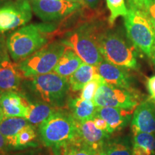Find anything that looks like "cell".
Returning a JSON list of instances; mask_svg holds the SVG:
<instances>
[{
    "label": "cell",
    "mask_w": 155,
    "mask_h": 155,
    "mask_svg": "<svg viewBox=\"0 0 155 155\" xmlns=\"http://www.w3.org/2000/svg\"><path fill=\"white\" fill-rule=\"evenodd\" d=\"M146 12L150 17L151 22L155 29V0H151L150 5L147 7Z\"/></svg>",
    "instance_id": "30"
},
{
    "label": "cell",
    "mask_w": 155,
    "mask_h": 155,
    "mask_svg": "<svg viewBox=\"0 0 155 155\" xmlns=\"http://www.w3.org/2000/svg\"><path fill=\"white\" fill-rule=\"evenodd\" d=\"M102 3L101 0H83L82 7L95 12H102L100 5Z\"/></svg>",
    "instance_id": "28"
},
{
    "label": "cell",
    "mask_w": 155,
    "mask_h": 155,
    "mask_svg": "<svg viewBox=\"0 0 155 155\" xmlns=\"http://www.w3.org/2000/svg\"><path fill=\"white\" fill-rule=\"evenodd\" d=\"M7 59H9V58L6 52L5 45H4V42L2 39H0V65L3 61Z\"/></svg>",
    "instance_id": "33"
},
{
    "label": "cell",
    "mask_w": 155,
    "mask_h": 155,
    "mask_svg": "<svg viewBox=\"0 0 155 155\" xmlns=\"http://www.w3.org/2000/svg\"><path fill=\"white\" fill-rule=\"evenodd\" d=\"M28 100L17 92H5L0 96V106L5 117H25L30 106Z\"/></svg>",
    "instance_id": "15"
},
{
    "label": "cell",
    "mask_w": 155,
    "mask_h": 155,
    "mask_svg": "<svg viewBox=\"0 0 155 155\" xmlns=\"http://www.w3.org/2000/svg\"><path fill=\"white\" fill-rule=\"evenodd\" d=\"M147 86L151 98L155 101V75L148 78L147 82Z\"/></svg>",
    "instance_id": "32"
},
{
    "label": "cell",
    "mask_w": 155,
    "mask_h": 155,
    "mask_svg": "<svg viewBox=\"0 0 155 155\" xmlns=\"http://www.w3.org/2000/svg\"><path fill=\"white\" fill-rule=\"evenodd\" d=\"M98 73L106 83L118 88L132 90L131 78L124 69L109 62L104 61L97 65Z\"/></svg>",
    "instance_id": "13"
},
{
    "label": "cell",
    "mask_w": 155,
    "mask_h": 155,
    "mask_svg": "<svg viewBox=\"0 0 155 155\" xmlns=\"http://www.w3.org/2000/svg\"><path fill=\"white\" fill-rule=\"evenodd\" d=\"M67 1H69V2H77V3H80L81 5L82 4V2L83 0H67Z\"/></svg>",
    "instance_id": "36"
},
{
    "label": "cell",
    "mask_w": 155,
    "mask_h": 155,
    "mask_svg": "<svg viewBox=\"0 0 155 155\" xmlns=\"http://www.w3.org/2000/svg\"><path fill=\"white\" fill-rule=\"evenodd\" d=\"M60 149L61 155H98V151L76 139L60 147Z\"/></svg>",
    "instance_id": "23"
},
{
    "label": "cell",
    "mask_w": 155,
    "mask_h": 155,
    "mask_svg": "<svg viewBox=\"0 0 155 155\" xmlns=\"http://www.w3.org/2000/svg\"><path fill=\"white\" fill-rule=\"evenodd\" d=\"M55 108L45 104H30L25 119L33 125L42 124L55 112Z\"/></svg>",
    "instance_id": "22"
},
{
    "label": "cell",
    "mask_w": 155,
    "mask_h": 155,
    "mask_svg": "<svg viewBox=\"0 0 155 155\" xmlns=\"http://www.w3.org/2000/svg\"><path fill=\"white\" fill-rule=\"evenodd\" d=\"M104 82H105L104 79L100 76L99 74H97L94 79H92L83 87L81 94V98L86 100H94L98 87Z\"/></svg>",
    "instance_id": "26"
},
{
    "label": "cell",
    "mask_w": 155,
    "mask_h": 155,
    "mask_svg": "<svg viewBox=\"0 0 155 155\" xmlns=\"http://www.w3.org/2000/svg\"><path fill=\"white\" fill-rule=\"evenodd\" d=\"M98 155H133L132 149L121 141H109L103 145Z\"/></svg>",
    "instance_id": "24"
},
{
    "label": "cell",
    "mask_w": 155,
    "mask_h": 155,
    "mask_svg": "<svg viewBox=\"0 0 155 155\" xmlns=\"http://www.w3.org/2000/svg\"><path fill=\"white\" fill-rule=\"evenodd\" d=\"M132 132L155 133V105L152 101L140 103L135 108L131 119Z\"/></svg>",
    "instance_id": "11"
},
{
    "label": "cell",
    "mask_w": 155,
    "mask_h": 155,
    "mask_svg": "<svg viewBox=\"0 0 155 155\" xmlns=\"http://www.w3.org/2000/svg\"><path fill=\"white\" fill-rule=\"evenodd\" d=\"M22 75L17 64L12 63L9 59L0 65V91L2 93L18 91Z\"/></svg>",
    "instance_id": "16"
},
{
    "label": "cell",
    "mask_w": 155,
    "mask_h": 155,
    "mask_svg": "<svg viewBox=\"0 0 155 155\" xmlns=\"http://www.w3.org/2000/svg\"><path fill=\"white\" fill-rule=\"evenodd\" d=\"M93 121H94L95 125H96L97 128H98L99 129H101V130L107 131L108 133V127L105 120H104L102 118L99 117V116H96L94 118V119H93Z\"/></svg>",
    "instance_id": "31"
},
{
    "label": "cell",
    "mask_w": 155,
    "mask_h": 155,
    "mask_svg": "<svg viewBox=\"0 0 155 155\" xmlns=\"http://www.w3.org/2000/svg\"><path fill=\"white\" fill-rule=\"evenodd\" d=\"M139 95L134 89L118 88L104 82L98 87L93 101L97 107L135 110L139 104Z\"/></svg>",
    "instance_id": "8"
},
{
    "label": "cell",
    "mask_w": 155,
    "mask_h": 155,
    "mask_svg": "<svg viewBox=\"0 0 155 155\" xmlns=\"http://www.w3.org/2000/svg\"><path fill=\"white\" fill-rule=\"evenodd\" d=\"M40 134L47 147L60 148L77 135V121L71 114L55 111L40 124Z\"/></svg>",
    "instance_id": "5"
},
{
    "label": "cell",
    "mask_w": 155,
    "mask_h": 155,
    "mask_svg": "<svg viewBox=\"0 0 155 155\" xmlns=\"http://www.w3.org/2000/svg\"><path fill=\"white\" fill-rule=\"evenodd\" d=\"M29 124L28 120L23 117H5L0 124V132L5 137L7 145L15 147L19 131Z\"/></svg>",
    "instance_id": "18"
},
{
    "label": "cell",
    "mask_w": 155,
    "mask_h": 155,
    "mask_svg": "<svg viewBox=\"0 0 155 155\" xmlns=\"http://www.w3.org/2000/svg\"><path fill=\"white\" fill-rule=\"evenodd\" d=\"M5 114H4L2 108L1 106H0V124H1V122L4 119H5Z\"/></svg>",
    "instance_id": "35"
},
{
    "label": "cell",
    "mask_w": 155,
    "mask_h": 155,
    "mask_svg": "<svg viewBox=\"0 0 155 155\" xmlns=\"http://www.w3.org/2000/svg\"><path fill=\"white\" fill-rule=\"evenodd\" d=\"M37 134L35 128L32 125L29 124L19 131L17 137L16 145L15 147L25 146L32 142L36 138Z\"/></svg>",
    "instance_id": "27"
},
{
    "label": "cell",
    "mask_w": 155,
    "mask_h": 155,
    "mask_svg": "<svg viewBox=\"0 0 155 155\" xmlns=\"http://www.w3.org/2000/svg\"><path fill=\"white\" fill-rule=\"evenodd\" d=\"M67 46L60 40H54L17 63L22 77L30 78L53 71Z\"/></svg>",
    "instance_id": "6"
},
{
    "label": "cell",
    "mask_w": 155,
    "mask_h": 155,
    "mask_svg": "<svg viewBox=\"0 0 155 155\" xmlns=\"http://www.w3.org/2000/svg\"><path fill=\"white\" fill-rule=\"evenodd\" d=\"M151 0H128V4L134 6L141 10L146 12Z\"/></svg>",
    "instance_id": "29"
},
{
    "label": "cell",
    "mask_w": 155,
    "mask_h": 155,
    "mask_svg": "<svg viewBox=\"0 0 155 155\" xmlns=\"http://www.w3.org/2000/svg\"><path fill=\"white\" fill-rule=\"evenodd\" d=\"M8 1H10V0H0V4L1 3H5L7 2Z\"/></svg>",
    "instance_id": "37"
},
{
    "label": "cell",
    "mask_w": 155,
    "mask_h": 155,
    "mask_svg": "<svg viewBox=\"0 0 155 155\" xmlns=\"http://www.w3.org/2000/svg\"><path fill=\"white\" fill-rule=\"evenodd\" d=\"M81 7L80 3L67 0H32L34 13L45 22L65 18Z\"/></svg>",
    "instance_id": "10"
},
{
    "label": "cell",
    "mask_w": 155,
    "mask_h": 155,
    "mask_svg": "<svg viewBox=\"0 0 155 155\" xmlns=\"http://www.w3.org/2000/svg\"><path fill=\"white\" fill-rule=\"evenodd\" d=\"M109 134L107 131L97 128L92 119L77 122V135L75 139L98 152L106 142Z\"/></svg>",
    "instance_id": "12"
},
{
    "label": "cell",
    "mask_w": 155,
    "mask_h": 155,
    "mask_svg": "<svg viewBox=\"0 0 155 155\" xmlns=\"http://www.w3.org/2000/svg\"><path fill=\"white\" fill-rule=\"evenodd\" d=\"M2 93L1 91H0V96H1V95H2Z\"/></svg>",
    "instance_id": "38"
},
{
    "label": "cell",
    "mask_w": 155,
    "mask_h": 155,
    "mask_svg": "<svg viewBox=\"0 0 155 155\" xmlns=\"http://www.w3.org/2000/svg\"><path fill=\"white\" fill-rule=\"evenodd\" d=\"M98 74L96 66L83 63L72 75H70L68 83L70 90L77 92L82 90L88 82Z\"/></svg>",
    "instance_id": "20"
},
{
    "label": "cell",
    "mask_w": 155,
    "mask_h": 155,
    "mask_svg": "<svg viewBox=\"0 0 155 155\" xmlns=\"http://www.w3.org/2000/svg\"><path fill=\"white\" fill-rule=\"evenodd\" d=\"M133 155H154V134L136 131L133 132Z\"/></svg>",
    "instance_id": "21"
},
{
    "label": "cell",
    "mask_w": 155,
    "mask_h": 155,
    "mask_svg": "<svg viewBox=\"0 0 155 155\" xmlns=\"http://www.w3.org/2000/svg\"><path fill=\"white\" fill-rule=\"evenodd\" d=\"M50 31V25H29L12 32L7 48L13 61L19 63L49 43Z\"/></svg>",
    "instance_id": "2"
},
{
    "label": "cell",
    "mask_w": 155,
    "mask_h": 155,
    "mask_svg": "<svg viewBox=\"0 0 155 155\" xmlns=\"http://www.w3.org/2000/svg\"><path fill=\"white\" fill-rule=\"evenodd\" d=\"M7 141H6L5 137L0 132V155L3 154L4 152L6 150V147H7Z\"/></svg>",
    "instance_id": "34"
},
{
    "label": "cell",
    "mask_w": 155,
    "mask_h": 155,
    "mask_svg": "<svg viewBox=\"0 0 155 155\" xmlns=\"http://www.w3.org/2000/svg\"><path fill=\"white\" fill-rule=\"evenodd\" d=\"M104 28L98 38V48L105 61L125 68L137 69V48L119 32Z\"/></svg>",
    "instance_id": "4"
},
{
    "label": "cell",
    "mask_w": 155,
    "mask_h": 155,
    "mask_svg": "<svg viewBox=\"0 0 155 155\" xmlns=\"http://www.w3.org/2000/svg\"><path fill=\"white\" fill-rule=\"evenodd\" d=\"M99 19H88L63 35L61 41L73 49L83 63L97 66L104 58L98 45V38L104 28Z\"/></svg>",
    "instance_id": "1"
},
{
    "label": "cell",
    "mask_w": 155,
    "mask_h": 155,
    "mask_svg": "<svg viewBox=\"0 0 155 155\" xmlns=\"http://www.w3.org/2000/svg\"><path fill=\"white\" fill-rule=\"evenodd\" d=\"M83 63L81 58L74 50L67 47L53 71L61 76L68 77L72 75Z\"/></svg>",
    "instance_id": "19"
},
{
    "label": "cell",
    "mask_w": 155,
    "mask_h": 155,
    "mask_svg": "<svg viewBox=\"0 0 155 155\" xmlns=\"http://www.w3.org/2000/svg\"><path fill=\"white\" fill-rule=\"evenodd\" d=\"M107 8L110 11V16L108 23L110 28H113L118 17H126L128 14V9L124 0H106Z\"/></svg>",
    "instance_id": "25"
},
{
    "label": "cell",
    "mask_w": 155,
    "mask_h": 155,
    "mask_svg": "<svg viewBox=\"0 0 155 155\" xmlns=\"http://www.w3.org/2000/svg\"><path fill=\"white\" fill-rule=\"evenodd\" d=\"M124 17L127 37L137 49L144 53L155 67V29L146 12L128 4Z\"/></svg>",
    "instance_id": "3"
},
{
    "label": "cell",
    "mask_w": 155,
    "mask_h": 155,
    "mask_svg": "<svg viewBox=\"0 0 155 155\" xmlns=\"http://www.w3.org/2000/svg\"><path fill=\"white\" fill-rule=\"evenodd\" d=\"M32 11L28 0H10L0 5V33L26 25L32 18Z\"/></svg>",
    "instance_id": "9"
},
{
    "label": "cell",
    "mask_w": 155,
    "mask_h": 155,
    "mask_svg": "<svg viewBox=\"0 0 155 155\" xmlns=\"http://www.w3.org/2000/svg\"><path fill=\"white\" fill-rule=\"evenodd\" d=\"M32 88L44 101L51 106H61L70 90L68 80L54 72L30 78Z\"/></svg>",
    "instance_id": "7"
},
{
    "label": "cell",
    "mask_w": 155,
    "mask_h": 155,
    "mask_svg": "<svg viewBox=\"0 0 155 155\" xmlns=\"http://www.w3.org/2000/svg\"><path fill=\"white\" fill-rule=\"evenodd\" d=\"M134 110H126L113 107H97L96 116L105 120L108 127V133L121 130L131 119Z\"/></svg>",
    "instance_id": "14"
},
{
    "label": "cell",
    "mask_w": 155,
    "mask_h": 155,
    "mask_svg": "<svg viewBox=\"0 0 155 155\" xmlns=\"http://www.w3.org/2000/svg\"><path fill=\"white\" fill-rule=\"evenodd\" d=\"M71 114L77 122H84L94 119L96 116L97 106L93 101L75 98L68 102Z\"/></svg>",
    "instance_id": "17"
}]
</instances>
